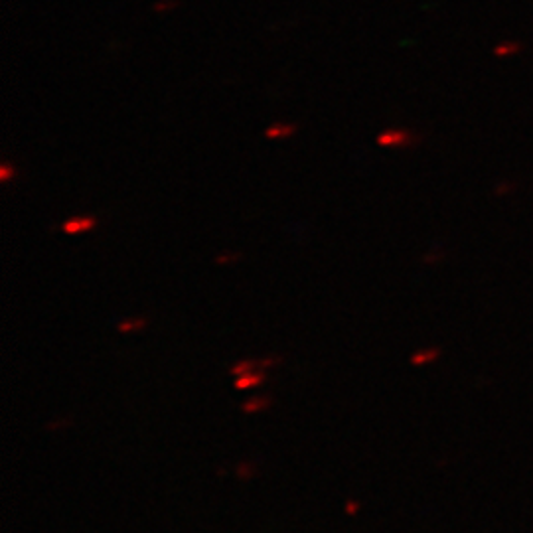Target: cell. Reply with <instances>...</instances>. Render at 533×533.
Instances as JSON below:
<instances>
[{
	"instance_id": "6",
	"label": "cell",
	"mask_w": 533,
	"mask_h": 533,
	"mask_svg": "<svg viewBox=\"0 0 533 533\" xmlns=\"http://www.w3.org/2000/svg\"><path fill=\"white\" fill-rule=\"evenodd\" d=\"M255 365H257V361H253V359L237 361V363L231 367V373H233V375H247V373H253Z\"/></svg>"
},
{
	"instance_id": "1",
	"label": "cell",
	"mask_w": 533,
	"mask_h": 533,
	"mask_svg": "<svg viewBox=\"0 0 533 533\" xmlns=\"http://www.w3.org/2000/svg\"><path fill=\"white\" fill-rule=\"evenodd\" d=\"M95 223H97L95 217H73L63 223V231L65 233H83V231L93 229Z\"/></svg>"
},
{
	"instance_id": "7",
	"label": "cell",
	"mask_w": 533,
	"mask_h": 533,
	"mask_svg": "<svg viewBox=\"0 0 533 533\" xmlns=\"http://www.w3.org/2000/svg\"><path fill=\"white\" fill-rule=\"evenodd\" d=\"M145 326V320H124L118 324V330L120 332H130V330H137V328H143Z\"/></svg>"
},
{
	"instance_id": "9",
	"label": "cell",
	"mask_w": 533,
	"mask_h": 533,
	"mask_svg": "<svg viewBox=\"0 0 533 533\" xmlns=\"http://www.w3.org/2000/svg\"><path fill=\"white\" fill-rule=\"evenodd\" d=\"M346 509H348L350 513H354V511H355V503H348V505H346Z\"/></svg>"
},
{
	"instance_id": "8",
	"label": "cell",
	"mask_w": 533,
	"mask_h": 533,
	"mask_svg": "<svg viewBox=\"0 0 533 533\" xmlns=\"http://www.w3.org/2000/svg\"><path fill=\"white\" fill-rule=\"evenodd\" d=\"M10 174H12L10 166H8V164H4V166H2V170H0V178H2V182H6V180L10 178Z\"/></svg>"
},
{
	"instance_id": "2",
	"label": "cell",
	"mask_w": 533,
	"mask_h": 533,
	"mask_svg": "<svg viewBox=\"0 0 533 533\" xmlns=\"http://www.w3.org/2000/svg\"><path fill=\"white\" fill-rule=\"evenodd\" d=\"M263 381H265V373L263 371L247 373V375H239V379L235 381V387L237 389H249V387H257Z\"/></svg>"
},
{
	"instance_id": "3",
	"label": "cell",
	"mask_w": 533,
	"mask_h": 533,
	"mask_svg": "<svg viewBox=\"0 0 533 533\" xmlns=\"http://www.w3.org/2000/svg\"><path fill=\"white\" fill-rule=\"evenodd\" d=\"M269 405H271L269 397H253V399H249V401L243 403V411L245 413H257L261 409H266Z\"/></svg>"
},
{
	"instance_id": "5",
	"label": "cell",
	"mask_w": 533,
	"mask_h": 533,
	"mask_svg": "<svg viewBox=\"0 0 533 533\" xmlns=\"http://www.w3.org/2000/svg\"><path fill=\"white\" fill-rule=\"evenodd\" d=\"M295 132V126L291 124H275L271 128H266V137L269 139H283V137H291Z\"/></svg>"
},
{
	"instance_id": "4",
	"label": "cell",
	"mask_w": 533,
	"mask_h": 533,
	"mask_svg": "<svg viewBox=\"0 0 533 533\" xmlns=\"http://www.w3.org/2000/svg\"><path fill=\"white\" fill-rule=\"evenodd\" d=\"M405 141V132H399V130H389V132H383V135L377 139V143L381 147H389V145H399Z\"/></svg>"
}]
</instances>
